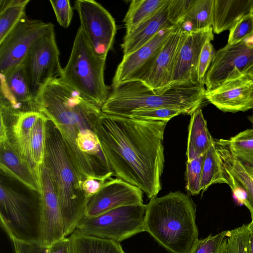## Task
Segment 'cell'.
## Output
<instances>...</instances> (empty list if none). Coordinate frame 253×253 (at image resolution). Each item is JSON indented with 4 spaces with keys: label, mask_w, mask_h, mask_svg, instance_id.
Instances as JSON below:
<instances>
[{
    "label": "cell",
    "mask_w": 253,
    "mask_h": 253,
    "mask_svg": "<svg viewBox=\"0 0 253 253\" xmlns=\"http://www.w3.org/2000/svg\"><path fill=\"white\" fill-rule=\"evenodd\" d=\"M167 124L103 113L95 126L113 176L138 187L150 199L162 188Z\"/></svg>",
    "instance_id": "cell-1"
},
{
    "label": "cell",
    "mask_w": 253,
    "mask_h": 253,
    "mask_svg": "<svg viewBox=\"0 0 253 253\" xmlns=\"http://www.w3.org/2000/svg\"><path fill=\"white\" fill-rule=\"evenodd\" d=\"M196 206L180 191L155 196L146 205L144 231L170 253H189L198 239Z\"/></svg>",
    "instance_id": "cell-2"
},
{
    "label": "cell",
    "mask_w": 253,
    "mask_h": 253,
    "mask_svg": "<svg viewBox=\"0 0 253 253\" xmlns=\"http://www.w3.org/2000/svg\"><path fill=\"white\" fill-rule=\"evenodd\" d=\"M43 163L52 177L68 237L84 216L87 199L83 188L84 179L70 156L60 130L49 119L46 124Z\"/></svg>",
    "instance_id": "cell-3"
},
{
    "label": "cell",
    "mask_w": 253,
    "mask_h": 253,
    "mask_svg": "<svg viewBox=\"0 0 253 253\" xmlns=\"http://www.w3.org/2000/svg\"><path fill=\"white\" fill-rule=\"evenodd\" d=\"M204 84L171 86L166 92L158 94L140 81H132L112 87L102 105L103 113L128 117L139 110L167 108L183 111L191 115L200 108L205 98Z\"/></svg>",
    "instance_id": "cell-4"
},
{
    "label": "cell",
    "mask_w": 253,
    "mask_h": 253,
    "mask_svg": "<svg viewBox=\"0 0 253 253\" xmlns=\"http://www.w3.org/2000/svg\"><path fill=\"white\" fill-rule=\"evenodd\" d=\"M0 188V224L11 240L42 244L40 194L20 190L2 177Z\"/></svg>",
    "instance_id": "cell-5"
},
{
    "label": "cell",
    "mask_w": 253,
    "mask_h": 253,
    "mask_svg": "<svg viewBox=\"0 0 253 253\" xmlns=\"http://www.w3.org/2000/svg\"><path fill=\"white\" fill-rule=\"evenodd\" d=\"M106 60L94 52L79 27L60 77L85 99L101 108L110 93L104 81Z\"/></svg>",
    "instance_id": "cell-6"
},
{
    "label": "cell",
    "mask_w": 253,
    "mask_h": 253,
    "mask_svg": "<svg viewBox=\"0 0 253 253\" xmlns=\"http://www.w3.org/2000/svg\"><path fill=\"white\" fill-rule=\"evenodd\" d=\"M146 205L120 207L99 215L84 216L76 229L84 234L120 242L144 231Z\"/></svg>",
    "instance_id": "cell-7"
},
{
    "label": "cell",
    "mask_w": 253,
    "mask_h": 253,
    "mask_svg": "<svg viewBox=\"0 0 253 253\" xmlns=\"http://www.w3.org/2000/svg\"><path fill=\"white\" fill-rule=\"evenodd\" d=\"M22 65L31 92L36 99L43 86L62 71L54 30L38 40L30 48Z\"/></svg>",
    "instance_id": "cell-8"
},
{
    "label": "cell",
    "mask_w": 253,
    "mask_h": 253,
    "mask_svg": "<svg viewBox=\"0 0 253 253\" xmlns=\"http://www.w3.org/2000/svg\"><path fill=\"white\" fill-rule=\"evenodd\" d=\"M74 8L80 20V28L94 52L106 59L116 33L115 20L109 11L93 0H77Z\"/></svg>",
    "instance_id": "cell-9"
},
{
    "label": "cell",
    "mask_w": 253,
    "mask_h": 253,
    "mask_svg": "<svg viewBox=\"0 0 253 253\" xmlns=\"http://www.w3.org/2000/svg\"><path fill=\"white\" fill-rule=\"evenodd\" d=\"M53 30L51 23L30 19L25 14L0 42V74L20 65L32 45Z\"/></svg>",
    "instance_id": "cell-10"
},
{
    "label": "cell",
    "mask_w": 253,
    "mask_h": 253,
    "mask_svg": "<svg viewBox=\"0 0 253 253\" xmlns=\"http://www.w3.org/2000/svg\"><path fill=\"white\" fill-rule=\"evenodd\" d=\"M253 64V42L246 39L236 44L227 43L215 52L204 80L206 90L243 74Z\"/></svg>",
    "instance_id": "cell-11"
},
{
    "label": "cell",
    "mask_w": 253,
    "mask_h": 253,
    "mask_svg": "<svg viewBox=\"0 0 253 253\" xmlns=\"http://www.w3.org/2000/svg\"><path fill=\"white\" fill-rule=\"evenodd\" d=\"M213 38L212 27L188 33L184 31L175 57L171 86L202 84L198 76L200 55L205 43Z\"/></svg>",
    "instance_id": "cell-12"
},
{
    "label": "cell",
    "mask_w": 253,
    "mask_h": 253,
    "mask_svg": "<svg viewBox=\"0 0 253 253\" xmlns=\"http://www.w3.org/2000/svg\"><path fill=\"white\" fill-rule=\"evenodd\" d=\"M174 26L159 32L145 45L123 56L113 78L112 87L132 81H140L147 73Z\"/></svg>",
    "instance_id": "cell-13"
},
{
    "label": "cell",
    "mask_w": 253,
    "mask_h": 253,
    "mask_svg": "<svg viewBox=\"0 0 253 253\" xmlns=\"http://www.w3.org/2000/svg\"><path fill=\"white\" fill-rule=\"evenodd\" d=\"M143 196L138 187L119 178H111L87 199L84 216L95 217L120 207L143 204Z\"/></svg>",
    "instance_id": "cell-14"
},
{
    "label": "cell",
    "mask_w": 253,
    "mask_h": 253,
    "mask_svg": "<svg viewBox=\"0 0 253 253\" xmlns=\"http://www.w3.org/2000/svg\"><path fill=\"white\" fill-rule=\"evenodd\" d=\"M41 181L42 244L48 247L66 236L55 187L49 169L44 163L41 167Z\"/></svg>",
    "instance_id": "cell-15"
},
{
    "label": "cell",
    "mask_w": 253,
    "mask_h": 253,
    "mask_svg": "<svg viewBox=\"0 0 253 253\" xmlns=\"http://www.w3.org/2000/svg\"><path fill=\"white\" fill-rule=\"evenodd\" d=\"M205 95L207 100L223 112L246 111L252 109L253 80L243 74L214 89L206 90Z\"/></svg>",
    "instance_id": "cell-16"
},
{
    "label": "cell",
    "mask_w": 253,
    "mask_h": 253,
    "mask_svg": "<svg viewBox=\"0 0 253 253\" xmlns=\"http://www.w3.org/2000/svg\"><path fill=\"white\" fill-rule=\"evenodd\" d=\"M183 35L180 26H174L151 68L140 81L156 93H163L171 86L175 57Z\"/></svg>",
    "instance_id": "cell-17"
},
{
    "label": "cell",
    "mask_w": 253,
    "mask_h": 253,
    "mask_svg": "<svg viewBox=\"0 0 253 253\" xmlns=\"http://www.w3.org/2000/svg\"><path fill=\"white\" fill-rule=\"evenodd\" d=\"M0 140L1 170L7 176L41 195V180L16 149L9 140L8 133L0 134Z\"/></svg>",
    "instance_id": "cell-18"
},
{
    "label": "cell",
    "mask_w": 253,
    "mask_h": 253,
    "mask_svg": "<svg viewBox=\"0 0 253 253\" xmlns=\"http://www.w3.org/2000/svg\"><path fill=\"white\" fill-rule=\"evenodd\" d=\"M0 75V99L4 100L18 111H38L22 63L6 73Z\"/></svg>",
    "instance_id": "cell-19"
},
{
    "label": "cell",
    "mask_w": 253,
    "mask_h": 253,
    "mask_svg": "<svg viewBox=\"0 0 253 253\" xmlns=\"http://www.w3.org/2000/svg\"><path fill=\"white\" fill-rule=\"evenodd\" d=\"M215 143L222 167L245 191L247 199L244 205L249 210L253 220V169L232 154L226 139L215 140Z\"/></svg>",
    "instance_id": "cell-20"
},
{
    "label": "cell",
    "mask_w": 253,
    "mask_h": 253,
    "mask_svg": "<svg viewBox=\"0 0 253 253\" xmlns=\"http://www.w3.org/2000/svg\"><path fill=\"white\" fill-rule=\"evenodd\" d=\"M166 4L156 14L144 21L130 32L126 34L121 44L123 56L134 52L153 39L162 30L172 26L167 16Z\"/></svg>",
    "instance_id": "cell-21"
},
{
    "label": "cell",
    "mask_w": 253,
    "mask_h": 253,
    "mask_svg": "<svg viewBox=\"0 0 253 253\" xmlns=\"http://www.w3.org/2000/svg\"><path fill=\"white\" fill-rule=\"evenodd\" d=\"M253 13V0H214L213 33L230 30L242 17Z\"/></svg>",
    "instance_id": "cell-22"
},
{
    "label": "cell",
    "mask_w": 253,
    "mask_h": 253,
    "mask_svg": "<svg viewBox=\"0 0 253 253\" xmlns=\"http://www.w3.org/2000/svg\"><path fill=\"white\" fill-rule=\"evenodd\" d=\"M214 141L208 130L202 110L200 108L191 115L186 153L187 161L205 155Z\"/></svg>",
    "instance_id": "cell-23"
},
{
    "label": "cell",
    "mask_w": 253,
    "mask_h": 253,
    "mask_svg": "<svg viewBox=\"0 0 253 253\" xmlns=\"http://www.w3.org/2000/svg\"><path fill=\"white\" fill-rule=\"evenodd\" d=\"M48 118L42 113L34 125L27 143L20 154L41 180L44 157L46 124Z\"/></svg>",
    "instance_id": "cell-24"
},
{
    "label": "cell",
    "mask_w": 253,
    "mask_h": 253,
    "mask_svg": "<svg viewBox=\"0 0 253 253\" xmlns=\"http://www.w3.org/2000/svg\"><path fill=\"white\" fill-rule=\"evenodd\" d=\"M73 253H126L120 242L87 235L76 229L69 236Z\"/></svg>",
    "instance_id": "cell-25"
},
{
    "label": "cell",
    "mask_w": 253,
    "mask_h": 253,
    "mask_svg": "<svg viewBox=\"0 0 253 253\" xmlns=\"http://www.w3.org/2000/svg\"><path fill=\"white\" fill-rule=\"evenodd\" d=\"M213 3L214 0H195L179 26L187 33L212 27Z\"/></svg>",
    "instance_id": "cell-26"
},
{
    "label": "cell",
    "mask_w": 253,
    "mask_h": 253,
    "mask_svg": "<svg viewBox=\"0 0 253 253\" xmlns=\"http://www.w3.org/2000/svg\"><path fill=\"white\" fill-rule=\"evenodd\" d=\"M169 0H132L124 19L126 34L159 11Z\"/></svg>",
    "instance_id": "cell-27"
},
{
    "label": "cell",
    "mask_w": 253,
    "mask_h": 253,
    "mask_svg": "<svg viewBox=\"0 0 253 253\" xmlns=\"http://www.w3.org/2000/svg\"><path fill=\"white\" fill-rule=\"evenodd\" d=\"M30 1V0H0V42L26 14L25 9Z\"/></svg>",
    "instance_id": "cell-28"
},
{
    "label": "cell",
    "mask_w": 253,
    "mask_h": 253,
    "mask_svg": "<svg viewBox=\"0 0 253 253\" xmlns=\"http://www.w3.org/2000/svg\"><path fill=\"white\" fill-rule=\"evenodd\" d=\"M216 183L227 184L216 150L215 140L205 154L201 187L203 192Z\"/></svg>",
    "instance_id": "cell-29"
},
{
    "label": "cell",
    "mask_w": 253,
    "mask_h": 253,
    "mask_svg": "<svg viewBox=\"0 0 253 253\" xmlns=\"http://www.w3.org/2000/svg\"><path fill=\"white\" fill-rule=\"evenodd\" d=\"M226 141L236 158L253 168V128L242 131Z\"/></svg>",
    "instance_id": "cell-30"
},
{
    "label": "cell",
    "mask_w": 253,
    "mask_h": 253,
    "mask_svg": "<svg viewBox=\"0 0 253 253\" xmlns=\"http://www.w3.org/2000/svg\"><path fill=\"white\" fill-rule=\"evenodd\" d=\"M228 230L198 239L189 253H225Z\"/></svg>",
    "instance_id": "cell-31"
},
{
    "label": "cell",
    "mask_w": 253,
    "mask_h": 253,
    "mask_svg": "<svg viewBox=\"0 0 253 253\" xmlns=\"http://www.w3.org/2000/svg\"><path fill=\"white\" fill-rule=\"evenodd\" d=\"M204 156L203 155L186 162V188L193 195L202 191L201 184Z\"/></svg>",
    "instance_id": "cell-32"
},
{
    "label": "cell",
    "mask_w": 253,
    "mask_h": 253,
    "mask_svg": "<svg viewBox=\"0 0 253 253\" xmlns=\"http://www.w3.org/2000/svg\"><path fill=\"white\" fill-rule=\"evenodd\" d=\"M227 238L225 253H250L248 224L228 230Z\"/></svg>",
    "instance_id": "cell-33"
},
{
    "label": "cell",
    "mask_w": 253,
    "mask_h": 253,
    "mask_svg": "<svg viewBox=\"0 0 253 253\" xmlns=\"http://www.w3.org/2000/svg\"><path fill=\"white\" fill-rule=\"evenodd\" d=\"M180 114L185 113L183 111L178 109L162 108L135 111L127 118L168 123L170 119Z\"/></svg>",
    "instance_id": "cell-34"
},
{
    "label": "cell",
    "mask_w": 253,
    "mask_h": 253,
    "mask_svg": "<svg viewBox=\"0 0 253 253\" xmlns=\"http://www.w3.org/2000/svg\"><path fill=\"white\" fill-rule=\"evenodd\" d=\"M253 36V13L237 21L229 30L227 44L239 43Z\"/></svg>",
    "instance_id": "cell-35"
},
{
    "label": "cell",
    "mask_w": 253,
    "mask_h": 253,
    "mask_svg": "<svg viewBox=\"0 0 253 253\" xmlns=\"http://www.w3.org/2000/svg\"><path fill=\"white\" fill-rule=\"evenodd\" d=\"M195 0H169L167 16L172 26L180 25L186 17Z\"/></svg>",
    "instance_id": "cell-36"
},
{
    "label": "cell",
    "mask_w": 253,
    "mask_h": 253,
    "mask_svg": "<svg viewBox=\"0 0 253 253\" xmlns=\"http://www.w3.org/2000/svg\"><path fill=\"white\" fill-rule=\"evenodd\" d=\"M57 21L63 28H68L73 17V8L68 0H50Z\"/></svg>",
    "instance_id": "cell-37"
},
{
    "label": "cell",
    "mask_w": 253,
    "mask_h": 253,
    "mask_svg": "<svg viewBox=\"0 0 253 253\" xmlns=\"http://www.w3.org/2000/svg\"><path fill=\"white\" fill-rule=\"evenodd\" d=\"M215 52L211 42H208L203 47L198 68V76L200 83L204 84L206 74L212 61Z\"/></svg>",
    "instance_id": "cell-38"
},
{
    "label": "cell",
    "mask_w": 253,
    "mask_h": 253,
    "mask_svg": "<svg viewBox=\"0 0 253 253\" xmlns=\"http://www.w3.org/2000/svg\"><path fill=\"white\" fill-rule=\"evenodd\" d=\"M12 241L15 253H46V247L42 244Z\"/></svg>",
    "instance_id": "cell-39"
},
{
    "label": "cell",
    "mask_w": 253,
    "mask_h": 253,
    "mask_svg": "<svg viewBox=\"0 0 253 253\" xmlns=\"http://www.w3.org/2000/svg\"><path fill=\"white\" fill-rule=\"evenodd\" d=\"M46 253H73L72 242L69 237H64L46 248Z\"/></svg>",
    "instance_id": "cell-40"
},
{
    "label": "cell",
    "mask_w": 253,
    "mask_h": 253,
    "mask_svg": "<svg viewBox=\"0 0 253 253\" xmlns=\"http://www.w3.org/2000/svg\"><path fill=\"white\" fill-rule=\"evenodd\" d=\"M106 181L93 177L86 178L83 182V188L87 199L96 194Z\"/></svg>",
    "instance_id": "cell-41"
},
{
    "label": "cell",
    "mask_w": 253,
    "mask_h": 253,
    "mask_svg": "<svg viewBox=\"0 0 253 253\" xmlns=\"http://www.w3.org/2000/svg\"><path fill=\"white\" fill-rule=\"evenodd\" d=\"M249 230V247L250 253H253V220L248 224Z\"/></svg>",
    "instance_id": "cell-42"
},
{
    "label": "cell",
    "mask_w": 253,
    "mask_h": 253,
    "mask_svg": "<svg viewBox=\"0 0 253 253\" xmlns=\"http://www.w3.org/2000/svg\"><path fill=\"white\" fill-rule=\"evenodd\" d=\"M243 74L253 80V64L248 67Z\"/></svg>",
    "instance_id": "cell-43"
},
{
    "label": "cell",
    "mask_w": 253,
    "mask_h": 253,
    "mask_svg": "<svg viewBox=\"0 0 253 253\" xmlns=\"http://www.w3.org/2000/svg\"><path fill=\"white\" fill-rule=\"evenodd\" d=\"M252 109H253V102H252Z\"/></svg>",
    "instance_id": "cell-44"
},
{
    "label": "cell",
    "mask_w": 253,
    "mask_h": 253,
    "mask_svg": "<svg viewBox=\"0 0 253 253\" xmlns=\"http://www.w3.org/2000/svg\"><path fill=\"white\" fill-rule=\"evenodd\" d=\"M253 169V168L251 167Z\"/></svg>",
    "instance_id": "cell-45"
},
{
    "label": "cell",
    "mask_w": 253,
    "mask_h": 253,
    "mask_svg": "<svg viewBox=\"0 0 253 253\" xmlns=\"http://www.w3.org/2000/svg\"></svg>",
    "instance_id": "cell-46"
}]
</instances>
